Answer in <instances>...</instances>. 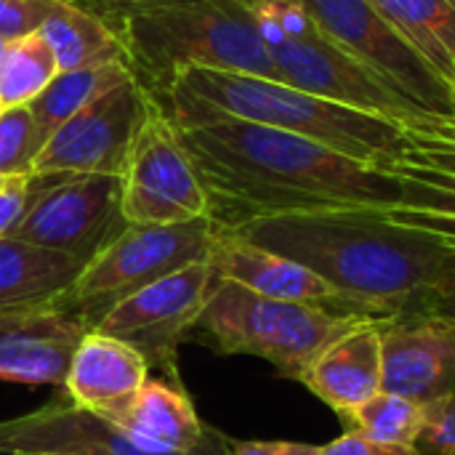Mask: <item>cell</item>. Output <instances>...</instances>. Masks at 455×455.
Returning a JSON list of instances; mask_svg holds the SVG:
<instances>
[{
    "label": "cell",
    "mask_w": 455,
    "mask_h": 455,
    "mask_svg": "<svg viewBox=\"0 0 455 455\" xmlns=\"http://www.w3.org/2000/svg\"><path fill=\"white\" fill-rule=\"evenodd\" d=\"M229 232L312 269L371 320L424 312L455 275V251L379 208L272 216Z\"/></svg>",
    "instance_id": "obj_2"
},
{
    "label": "cell",
    "mask_w": 455,
    "mask_h": 455,
    "mask_svg": "<svg viewBox=\"0 0 455 455\" xmlns=\"http://www.w3.org/2000/svg\"><path fill=\"white\" fill-rule=\"evenodd\" d=\"M109 424L149 453H189L200 448L211 432L187 392L165 379H147L136 400Z\"/></svg>",
    "instance_id": "obj_19"
},
{
    "label": "cell",
    "mask_w": 455,
    "mask_h": 455,
    "mask_svg": "<svg viewBox=\"0 0 455 455\" xmlns=\"http://www.w3.org/2000/svg\"><path fill=\"white\" fill-rule=\"evenodd\" d=\"M8 43H11V40H3V37H0V56H3V51H5V45H8Z\"/></svg>",
    "instance_id": "obj_36"
},
{
    "label": "cell",
    "mask_w": 455,
    "mask_h": 455,
    "mask_svg": "<svg viewBox=\"0 0 455 455\" xmlns=\"http://www.w3.org/2000/svg\"><path fill=\"white\" fill-rule=\"evenodd\" d=\"M427 315H435L440 320H448L455 325V275L440 288L429 296L427 307H424Z\"/></svg>",
    "instance_id": "obj_33"
},
{
    "label": "cell",
    "mask_w": 455,
    "mask_h": 455,
    "mask_svg": "<svg viewBox=\"0 0 455 455\" xmlns=\"http://www.w3.org/2000/svg\"><path fill=\"white\" fill-rule=\"evenodd\" d=\"M147 379L149 365L131 344L88 331L72 355L64 395L72 405L112 421L136 400Z\"/></svg>",
    "instance_id": "obj_17"
},
{
    "label": "cell",
    "mask_w": 455,
    "mask_h": 455,
    "mask_svg": "<svg viewBox=\"0 0 455 455\" xmlns=\"http://www.w3.org/2000/svg\"><path fill=\"white\" fill-rule=\"evenodd\" d=\"M360 320L368 317L277 301L237 283L219 280L195 328L221 355L261 357L280 376L301 381L323 349Z\"/></svg>",
    "instance_id": "obj_5"
},
{
    "label": "cell",
    "mask_w": 455,
    "mask_h": 455,
    "mask_svg": "<svg viewBox=\"0 0 455 455\" xmlns=\"http://www.w3.org/2000/svg\"><path fill=\"white\" fill-rule=\"evenodd\" d=\"M165 115L176 123L200 115L237 117L320 141L381 171L405 149V131L400 123L259 75L184 69L165 88Z\"/></svg>",
    "instance_id": "obj_3"
},
{
    "label": "cell",
    "mask_w": 455,
    "mask_h": 455,
    "mask_svg": "<svg viewBox=\"0 0 455 455\" xmlns=\"http://www.w3.org/2000/svg\"><path fill=\"white\" fill-rule=\"evenodd\" d=\"M0 181H5V179H0Z\"/></svg>",
    "instance_id": "obj_38"
},
{
    "label": "cell",
    "mask_w": 455,
    "mask_h": 455,
    "mask_svg": "<svg viewBox=\"0 0 455 455\" xmlns=\"http://www.w3.org/2000/svg\"><path fill=\"white\" fill-rule=\"evenodd\" d=\"M45 136L29 107L0 109V179L32 176Z\"/></svg>",
    "instance_id": "obj_27"
},
{
    "label": "cell",
    "mask_w": 455,
    "mask_h": 455,
    "mask_svg": "<svg viewBox=\"0 0 455 455\" xmlns=\"http://www.w3.org/2000/svg\"><path fill=\"white\" fill-rule=\"evenodd\" d=\"M131 77H136V72L131 64H123V61L67 69V72H59L27 107L48 141V136L59 125H64L72 115H77L93 99H99L101 93H107L109 88Z\"/></svg>",
    "instance_id": "obj_24"
},
{
    "label": "cell",
    "mask_w": 455,
    "mask_h": 455,
    "mask_svg": "<svg viewBox=\"0 0 455 455\" xmlns=\"http://www.w3.org/2000/svg\"><path fill=\"white\" fill-rule=\"evenodd\" d=\"M120 3H131V0H85L83 5L91 8V11H99V8H107V5H120Z\"/></svg>",
    "instance_id": "obj_34"
},
{
    "label": "cell",
    "mask_w": 455,
    "mask_h": 455,
    "mask_svg": "<svg viewBox=\"0 0 455 455\" xmlns=\"http://www.w3.org/2000/svg\"><path fill=\"white\" fill-rule=\"evenodd\" d=\"M341 421L347 424V432L363 435L373 443L416 448L427 429L429 408L389 392H376L357 408L347 411Z\"/></svg>",
    "instance_id": "obj_25"
},
{
    "label": "cell",
    "mask_w": 455,
    "mask_h": 455,
    "mask_svg": "<svg viewBox=\"0 0 455 455\" xmlns=\"http://www.w3.org/2000/svg\"><path fill=\"white\" fill-rule=\"evenodd\" d=\"M53 51L59 72L96 64L128 61V51L115 27L96 11L67 0L37 32Z\"/></svg>",
    "instance_id": "obj_22"
},
{
    "label": "cell",
    "mask_w": 455,
    "mask_h": 455,
    "mask_svg": "<svg viewBox=\"0 0 455 455\" xmlns=\"http://www.w3.org/2000/svg\"><path fill=\"white\" fill-rule=\"evenodd\" d=\"M453 88H455V83H453Z\"/></svg>",
    "instance_id": "obj_39"
},
{
    "label": "cell",
    "mask_w": 455,
    "mask_h": 455,
    "mask_svg": "<svg viewBox=\"0 0 455 455\" xmlns=\"http://www.w3.org/2000/svg\"><path fill=\"white\" fill-rule=\"evenodd\" d=\"M229 443L211 429L189 453H149L115 424L72 405L67 395H56L35 413L0 421V453L5 455H227Z\"/></svg>",
    "instance_id": "obj_13"
},
{
    "label": "cell",
    "mask_w": 455,
    "mask_h": 455,
    "mask_svg": "<svg viewBox=\"0 0 455 455\" xmlns=\"http://www.w3.org/2000/svg\"><path fill=\"white\" fill-rule=\"evenodd\" d=\"M83 267L85 261L77 256L0 237V307L56 301Z\"/></svg>",
    "instance_id": "obj_20"
},
{
    "label": "cell",
    "mask_w": 455,
    "mask_h": 455,
    "mask_svg": "<svg viewBox=\"0 0 455 455\" xmlns=\"http://www.w3.org/2000/svg\"><path fill=\"white\" fill-rule=\"evenodd\" d=\"M384 171L403 181V200L384 216L455 251V176L405 160H395Z\"/></svg>",
    "instance_id": "obj_21"
},
{
    "label": "cell",
    "mask_w": 455,
    "mask_h": 455,
    "mask_svg": "<svg viewBox=\"0 0 455 455\" xmlns=\"http://www.w3.org/2000/svg\"><path fill=\"white\" fill-rule=\"evenodd\" d=\"M381 392L435 408L455 397V325L427 312L379 323Z\"/></svg>",
    "instance_id": "obj_14"
},
{
    "label": "cell",
    "mask_w": 455,
    "mask_h": 455,
    "mask_svg": "<svg viewBox=\"0 0 455 455\" xmlns=\"http://www.w3.org/2000/svg\"><path fill=\"white\" fill-rule=\"evenodd\" d=\"M157 109L149 85L139 77L109 88L48 136L32 173L123 176L139 131Z\"/></svg>",
    "instance_id": "obj_8"
},
{
    "label": "cell",
    "mask_w": 455,
    "mask_h": 455,
    "mask_svg": "<svg viewBox=\"0 0 455 455\" xmlns=\"http://www.w3.org/2000/svg\"><path fill=\"white\" fill-rule=\"evenodd\" d=\"M123 37L136 77L163 91L184 69L283 80L243 0H131L96 11Z\"/></svg>",
    "instance_id": "obj_4"
},
{
    "label": "cell",
    "mask_w": 455,
    "mask_h": 455,
    "mask_svg": "<svg viewBox=\"0 0 455 455\" xmlns=\"http://www.w3.org/2000/svg\"><path fill=\"white\" fill-rule=\"evenodd\" d=\"M416 448L424 455H455V397L429 408V421Z\"/></svg>",
    "instance_id": "obj_30"
},
{
    "label": "cell",
    "mask_w": 455,
    "mask_h": 455,
    "mask_svg": "<svg viewBox=\"0 0 455 455\" xmlns=\"http://www.w3.org/2000/svg\"><path fill=\"white\" fill-rule=\"evenodd\" d=\"M216 224L211 219L184 224H125L83 267L64 296V309L80 315L91 331L123 299L208 259Z\"/></svg>",
    "instance_id": "obj_6"
},
{
    "label": "cell",
    "mask_w": 455,
    "mask_h": 455,
    "mask_svg": "<svg viewBox=\"0 0 455 455\" xmlns=\"http://www.w3.org/2000/svg\"><path fill=\"white\" fill-rule=\"evenodd\" d=\"M227 455H320V448L307 443H229Z\"/></svg>",
    "instance_id": "obj_32"
},
{
    "label": "cell",
    "mask_w": 455,
    "mask_h": 455,
    "mask_svg": "<svg viewBox=\"0 0 455 455\" xmlns=\"http://www.w3.org/2000/svg\"><path fill=\"white\" fill-rule=\"evenodd\" d=\"M248 8H253V5H259V3H272V0H243Z\"/></svg>",
    "instance_id": "obj_35"
},
{
    "label": "cell",
    "mask_w": 455,
    "mask_h": 455,
    "mask_svg": "<svg viewBox=\"0 0 455 455\" xmlns=\"http://www.w3.org/2000/svg\"><path fill=\"white\" fill-rule=\"evenodd\" d=\"M371 3L453 85L455 0H371Z\"/></svg>",
    "instance_id": "obj_23"
},
{
    "label": "cell",
    "mask_w": 455,
    "mask_h": 455,
    "mask_svg": "<svg viewBox=\"0 0 455 455\" xmlns=\"http://www.w3.org/2000/svg\"><path fill=\"white\" fill-rule=\"evenodd\" d=\"M320 455H424L419 448H403V445H381L363 435L347 432L331 445H323Z\"/></svg>",
    "instance_id": "obj_31"
},
{
    "label": "cell",
    "mask_w": 455,
    "mask_h": 455,
    "mask_svg": "<svg viewBox=\"0 0 455 455\" xmlns=\"http://www.w3.org/2000/svg\"><path fill=\"white\" fill-rule=\"evenodd\" d=\"M171 123L200 176L211 221L219 229L293 213L387 211L403 200L397 176L320 141L224 115Z\"/></svg>",
    "instance_id": "obj_1"
},
{
    "label": "cell",
    "mask_w": 455,
    "mask_h": 455,
    "mask_svg": "<svg viewBox=\"0 0 455 455\" xmlns=\"http://www.w3.org/2000/svg\"><path fill=\"white\" fill-rule=\"evenodd\" d=\"M269 51L280 69L283 83L301 88L312 96L352 109H363L395 120L400 125L432 115L421 104H416L413 99L384 83L376 72H371L365 64L352 59L347 51H341L333 40H328L320 32L317 24L307 35L288 37Z\"/></svg>",
    "instance_id": "obj_12"
},
{
    "label": "cell",
    "mask_w": 455,
    "mask_h": 455,
    "mask_svg": "<svg viewBox=\"0 0 455 455\" xmlns=\"http://www.w3.org/2000/svg\"><path fill=\"white\" fill-rule=\"evenodd\" d=\"M208 264L213 267L219 280L237 283L259 296L320 307V309H328L336 315L365 317L352 301H347L333 285H328L312 269L301 267L299 261H293L288 256L267 251L229 229L216 227V235H213V243L208 251Z\"/></svg>",
    "instance_id": "obj_16"
},
{
    "label": "cell",
    "mask_w": 455,
    "mask_h": 455,
    "mask_svg": "<svg viewBox=\"0 0 455 455\" xmlns=\"http://www.w3.org/2000/svg\"><path fill=\"white\" fill-rule=\"evenodd\" d=\"M120 176L53 173L8 237L69 253L85 264L123 227Z\"/></svg>",
    "instance_id": "obj_10"
},
{
    "label": "cell",
    "mask_w": 455,
    "mask_h": 455,
    "mask_svg": "<svg viewBox=\"0 0 455 455\" xmlns=\"http://www.w3.org/2000/svg\"><path fill=\"white\" fill-rule=\"evenodd\" d=\"M120 181V213L125 224L211 219L208 195L163 107L139 131Z\"/></svg>",
    "instance_id": "obj_9"
},
{
    "label": "cell",
    "mask_w": 455,
    "mask_h": 455,
    "mask_svg": "<svg viewBox=\"0 0 455 455\" xmlns=\"http://www.w3.org/2000/svg\"><path fill=\"white\" fill-rule=\"evenodd\" d=\"M216 283L208 259L189 264L115 304L93 331L131 344L147 365L173 371L176 347L197 325Z\"/></svg>",
    "instance_id": "obj_11"
},
{
    "label": "cell",
    "mask_w": 455,
    "mask_h": 455,
    "mask_svg": "<svg viewBox=\"0 0 455 455\" xmlns=\"http://www.w3.org/2000/svg\"><path fill=\"white\" fill-rule=\"evenodd\" d=\"M91 325L56 301L0 307V381L64 387Z\"/></svg>",
    "instance_id": "obj_15"
},
{
    "label": "cell",
    "mask_w": 455,
    "mask_h": 455,
    "mask_svg": "<svg viewBox=\"0 0 455 455\" xmlns=\"http://www.w3.org/2000/svg\"><path fill=\"white\" fill-rule=\"evenodd\" d=\"M67 0H0V37L21 40L37 35Z\"/></svg>",
    "instance_id": "obj_28"
},
{
    "label": "cell",
    "mask_w": 455,
    "mask_h": 455,
    "mask_svg": "<svg viewBox=\"0 0 455 455\" xmlns=\"http://www.w3.org/2000/svg\"><path fill=\"white\" fill-rule=\"evenodd\" d=\"M320 32L384 83L440 117H455V88L371 0H299Z\"/></svg>",
    "instance_id": "obj_7"
},
{
    "label": "cell",
    "mask_w": 455,
    "mask_h": 455,
    "mask_svg": "<svg viewBox=\"0 0 455 455\" xmlns=\"http://www.w3.org/2000/svg\"><path fill=\"white\" fill-rule=\"evenodd\" d=\"M381 320H360L301 376V384L339 416L381 392Z\"/></svg>",
    "instance_id": "obj_18"
},
{
    "label": "cell",
    "mask_w": 455,
    "mask_h": 455,
    "mask_svg": "<svg viewBox=\"0 0 455 455\" xmlns=\"http://www.w3.org/2000/svg\"><path fill=\"white\" fill-rule=\"evenodd\" d=\"M53 179L51 176H16L0 181V237H8L13 227L21 221V216L29 211L35 197L43 192V187Z\"/></svg>",
    "instance_id": "obj_29"
},
{
    "label": "cell",
    "mask_w": 455,
    "mask_h": 455,
    "mask_svg": "<svg viewBox=\"0 0 455 455\" xmlns=\"http://www.w3.org/2000/svg\"><path fill=\"white\" fill-rule=\"evenodd\" d=\"M72 3H80V5H83V3H85V0H72Z\"/></svg>",
    "instance_id": "obj_37"
},
{
    "label": "cell",
    "mask_w": 455,
    "mask_h": 455,
    "mask_svg": "<svg viewBox=\"0 0 455 455\" xmlns=\"http://www.w3.org/2000/svg\"><path fill=\"white\" fill-rule=\"evenodd\" d=\"M56 75V56L40 35L11 40L0 56V109L27 107Z\"/></svg>",
    "instance_id": "obj_26"
}]
</instances>
